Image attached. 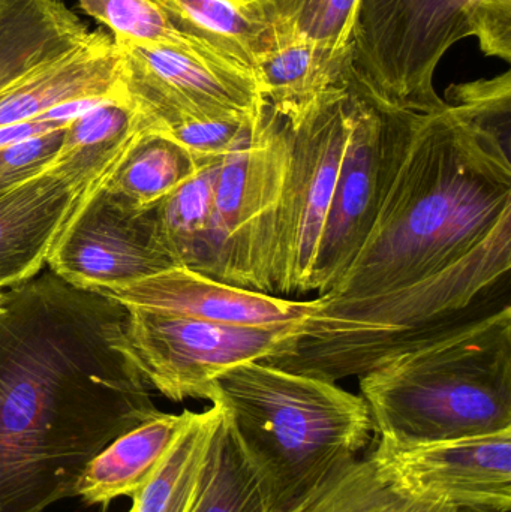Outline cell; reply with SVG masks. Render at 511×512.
Here are the masks:
<instances>
[{
	"label": "cell",
	"mask_w": 511,
	"mask_h": 512,
	"mask_svg": "<svg viewBox=\"0 0 511 512\" xmlns=\"http://www.w3.org/2000/svg\"><path fill=\"white\" fill-rule=\"evenodd\" d=\"M114 42L125 101L149 131L198 120L258 119L269 107L254 69L212 48Z\"/></svg>",
	"instance_id": "obj_10"
},
{
	"label": "cell",
	"mask_w": 511,
	"mask_h": 512,
	"mask_svg": "<svg viewBox=\"0 0 511 512\" xmlns=\"http://www.w3.org/2000/svg\"><path fill=\"white\" fill-rule=\"evenodd\" d=\"M351 57L353 48L339 50L281 21H269L254 69L270 110L296 125L321 96L348 83Z\"/></svg>",
	"instance_id": "obj_16"
},
{
	"label": "cell",
	"mask_w": 511,
	"mask_h": 512,
	"mask_svg": "<svg viewBox=\"0 0 511 512\" xmlns=\"http://www.w3.org/2000/svg\"><path fill=\"white\" fill-rule=\"evenodd\" d=\"M89 197L50 170L0 189V288L21 285L47 265Z\"/></svg>",
	"instance_id": "obj_15"
},
{
	"label": "cell",
	"mask_w": 511,
	"mask_h": 512,
	"mask_svg": "<svg viewBox=\"0 0 511 512\" xmlns=\"http://www.w3.org/2000/svg\"><path fill=\"white\" fill-rule=\"evenodd\" d=\"M8 309V301H6L5 292H3V288H0V316L6 312Z\"/></svg>",
	"instance_id": "obj_29"
},
{
	"label": "cell",
	"mask_w": 511,
	"mask_h": 512,
	"mask_svg": "<svg viewBox=\"0 0 511 512\" xmlns=\"http://www.w3.org/2000/svg\"><path fill=\"white\" fill-rule=\"evenodd\" d=\"M209 162L198 161L171 138L147 131L104 189L129 209L146 212L167 200Z\"/></svg>",
	"instance_id": "obj_20"
},
{
	"label": "cell",
	"mask_w": 511,
	"mask_h": 512,
	"mask_svg": "<svg viewBox=\"0 0 511 512\" xmlns=\"http://www.w3.org/2000/svg\"><path fill=\"white\" fill-rule=\"evenodd\" d=\"M77 2L87 15L107 26L116 41H128L138 45L210 48L179 32L170 17L165 14L164 9L153 0H77Z\"/></svg>",
	"instance_id": "obj_24"
},
{
	"label": "cell",
	"mask_w": 511,
	"mask_h": 512,
	"mask_svg": "<svg viewBox=\"0 0 511 512\" xmlns=\"http://www.w3.org/2000/svg\"><path fill=\"white\" fill-rule=\"evenodd\" d=\"M221 159L204 165L194 177L156 206L159 228L168 248L180 265L192 270L200 271L203 264Z\"/></svg>",
	"instance_id": "obj_22"
},
{
	"label": "cell",
	"mask_w": 511,
	"mask_h": 512,
	"mask_svg": "<svg viewBox=\"0 0 511 512\" xmlns=\"http://www.w3.org/2000/svg\"><path fill=\"white\" fill-rule=\"evenodd\" d=\"M288 159L287 123L269 107L254 135L221 159L200 273L275 295L273 264Z\"/></svg>",
	"instance_id": "obj_6"
},
{
	"label": "cell",
	"mask_w": 511,
	"mask_h": 512,
	"mask_svg": "<svg viewBox=\"0 0 511 512\" xmlns=\"http://www.w3.org/2000/svg\"><path fill=\"white\" fill-rule=\"evenodd\" d=\"M120 307H140L216 324L293 327L318 309L317 298L294 301L221 282L189 267H173L128 285L96 289Z\"/></svg>",
	"instance_id": "obj_14"
},
{
	"label": "cell",
	"mask_w": 511,
	"mask_h": 512,
	"mask_svg": "<svg viewBox=\"0 0 511 512\" xmlns=\"http://www.w3.org/2000/svg\"><path fill=\"white\" fill-rule=\"evenodd\" d=\"M63 129L0 149V189L44 173L62 144Z\"/></svg>",
	"instance_id": "obj_27"
},
{
	"label": "cell",
	"mask_w": 511,
	"mask_h": 512,
	"mask_svg": "<svg viewBox=\"0 0 511 512\" xmlns=\"http://www.w3.org/2000/svg\"><path fill=\"white\" fill-rule=\"evenodd\" d=\"M378 439L425 444L511 429V309H491L360 376Z\"/></svg>",
	"instance_id": "obj_3"
},
{
	"label": "cell",
	"mask_w": 511,
	"mask_h": 512,
	"mask_svg": "<svg viewBox=\"0 0 511 512\" xmlns=\"http://www.w3.org/2000/svg\"><path fill=\"white\" fill-rule=\"evenodd\" d=\"M359 101V92L347 83L321 96L296 125L285 122L290 159L272 277L278 297L312 292L318 249Z\"/></svg>",
	"instance_id": "obj_8"
},
{
	"label": "cell",
	"mask_w": 511,
	"mask_h": 512,
	"mask_svg": "<svg viewBox=\"0 0 511 512\" xmlns=\"http://www.w3.org/2000/svg\"><path fill=\"white\" fill-rule=\"evenodd\" d=\"M264 116L266 113L258 119L198 120L183 123L158 134L176 141L198 161H213L224 158L240 144L249 140L263 122Z\"/></svg>",
	"instance_id": "obj_26"
},
{
	"label": "cell",
	"mask_w": 511,
	"mask_h": 512,
	"mask_svg": "<svg viewBox=\"0 0 511 512\" xmlns=\"http://www.w3.org/2000/svg\"><path fill=\"white\" fill-rule=\"evenodd\" d=\"M194 512H267L257 475L240 448L224 406L210 442Z\"/></svg>",
	"instance_id": "obj_21"
},
{
	"label": "cell",
	"mask_w": 511,
	"mask_h": 512,
	"mask_svg": "<svg viewBox=\"0 0 511 512\" xmlns=\"http://www.w3.org/2000/svg\"><path fill=\"white\" fill-rule=\"evenodd\" d=\"M510 126L449 102L419 113L365 245L266 363L338 382L494 307L511 268Z\"/></svg>",
	"instance_id": "obj_1"
},
{
	"label": "cell",
	"mask_w": 511,
	"mask_h": 512,
	"mask_svg": "<svg viewBox=\"0 0 511 512\" xmlns=\"http://www.w3.org/2000/svg\"><path fill=\"white\" fill-rule=\"evenodd\" d=\"M210 402L224 406L267 512L296 510L356 459L374 433L362 396L266 361L228 370L216 381Z\"/></svg>",
	"instance_id": "obj_4"
},
{
	"label": "cell",
	"mask_w": 511,
	"mask_h": 512,
	"mask_svg": "<svg viewBox=\"0 0 511 512\" xmlns=\"http://www.w3.org/2000/svg\"><path fill=\"white\" fill-rule=\"evenodd\" d=\"M477 36L488 56L511 59V0H360L348 83L372 101L429 113L450 47Z\"/></svg>",
	"instance_id": "obj_5"
},
{
	"label": "cell",
	"mask_w": 511,
	"mask_h": 512,
	"mask_svg": "<svg viewBox=\"0 0 511 512\" xmlns=\"http://www.w3.org/2000/svg\"><path fill=\"white\" fill-rule=\"evenodd\" d=\"M147 131V123L128 102H101L63 129L62 144L48 170L93 195L110 182Z\"/></svg>",
	"instance_id": "obj_17"
},
{
	"label": "cell",
	"mask_w": 511,
	"mask_h": 512,
	"mask_svg": "<svg viewBox=\"0 0 511 512\" xmlns=\"http://www.w3.org/2000/svg\"><path fill=\"white\" fill-rule=\"evenodd\" d=\"M398 512H468L456 510V508L444 507V505L428 504V502L411 501L405 499L404 505Z\"/></svg>",
	"instance_id": "obj_28"
},
{
	"label": "cell",
	"mask_w": 511,
	"mask_h": 512,
	"mask_svg": "<svg viewBox=\"0 0 511 512\" xmlns=\"http://www.w3.org/2000/svg\"><path fill=\"white\" fill-rule=\"evenodd\" d=\"M47 265L69 285L89 292L180 267L162 236L156 207L137 212L104 188L75 213Z\"/></svg>",
	"instance_id": "obj_13"
},
{
	"label": "cell",
	"mask_w": 511,
	"mask_h": 512,
	"mask_svg": "<svg viewBox=\"0 0 511 512\" xmlns=\"http://www.w3.org/2000/svg\"><path fill=\"white\" fill-rule=\"evenodd\" d=\"M147 388L123 357L98 367L0 364V512H44L74 498L96 454L161 412Z\"/></svg>",
	"instance_id": "obj_2"
},
{
	"label": "cell",
	"mask_w": 511,
	"mask_h": 512,
	"mask_svg": "<svg viewBox=\"0 0 511 512\" xmlns=\"http://www.w3.org/2000/svg\"><path fill=\"white\" fill-rule=\"evenodd\" d=\"M192 415V411L159 412L114 439L90 460L75 487V496L86 505L104 507L122 496L134 498L149 483Z\"/></svg>",
	"instance_id": "obj_18"
},
{
	"label": "cell",
	"mask_w": 511,
	"mask_h": 512,
	"mask_svg": "<svg viewBox=\"0 0 511 512\" xmlns=\"http://www.w3.org/2000/svg\"><path fill=\"white\" fill-rule=\"evenodd\" d=\"M269 21H281L303 35L339 50L353 48L360 0H254Z\"/></svg>",
	"instance_id": "obj_25"
},
{
	"label": "cell",
	"mask_w": 511,
	"mask_h": 512,
	"mask_svg": "<svg viewBox=\"0 0 511 512\" xmlns=\"http://www.w3.org/2000/svg\"><path fill=\"white\" fill-rule=\"evenodd\" d=\"M221 417L218 402H212L207 411L194 412L149 483L132 498L129 512H194L210 442Z\"/></svg>",
	"instance_id": "obj_19"
},
{
	"label": "cell",
	"mask_w": 511,
	"mask_h": 512,
	"mask_svg": "<svg viewBox=\"0 0 511 512\" xmlns=\"http://www.w3.org/2000/svg\"><path fill=\"white\" fill-rule=\"evenodd\" d=\"M96 33L62 0H0V128L92 98L95 74L72 54Z\"/></svg>",
	"instance_id": "obj_9"
},
{
	"label": "cell",
	"mask_w": 511,
	"mask_h": 512,
	"mask_svg": "<svg viewBox=\"0 0 511 512\" xmlns=\"http://www.w3.org/2000/svg\"><path fill=\"white\" fill-rule=\"evenodd\" d=\"M125 310V321L114 328L111 345L149 387L173 402H210L224 373L285 354L303 331V325L243 327L140 307Z\"/></svg>",
	"instance_id": "obj_7"
},
{
	"label": "cell",
	"mask_w": 511,
	"mask_h": 512,
	"mask_svg": "<svg viewBox=\"0 0 511 512\" xmlns=\"http://www.w3.org/2000/svg\"><path fill=\"white\" fill-rule=\"evenodd\" d=\"M359 95L315 262L312 292L320 295L339 282L365 245L410 146L419 116L417 111Z\"/></svg>",
	"instance_id": "obj_11"
},
{
	"label": "cell",
	"mask_w": 511,
	"mask_h": 512,
	"mask_svg": "<svg viewBox=\"0 0 511 512\" xmlns=\"http://www.w3.org/2000/svg\"><path fill=\"white\" fill-rule=\"evenodd\" d=\"M369 457L402 498L468 512L511 511V429L425 444L378 439Z\"/></svg>",
	"instance_id": "obj_12"
},
{
	"label": "cell",
	"mask_w": 511,
	"mask_h": 512,
	"mask_svg": "<svg viewBox=\"0 0 511 512\" xmlns=\"http://www.w3.org/2000/svg\"><path fill=\"white\" fill-rule=\"evenodd\" d=\"M404 502L378 475L371 457H356L291 512H398Z\"/></svg>",
	"instance_id": "obj_23"
}]
</instances>
